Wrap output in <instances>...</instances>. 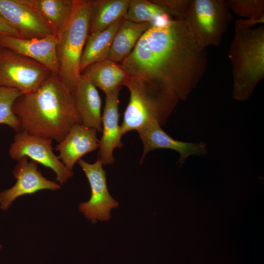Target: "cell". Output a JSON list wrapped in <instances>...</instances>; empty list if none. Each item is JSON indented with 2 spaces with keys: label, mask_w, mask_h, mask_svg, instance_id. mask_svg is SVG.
<instances>
[{
  "label": "cell",
  "mask_w": 264,
  "mask_h": 264,
  "mask_svg": "<svg viewBox=\"0 0 264 264\" xmlns=\"http://www.w3.org/2000/svg\"><path fill=\"white\" fill-rule=\"evenodd\" d=\"M207 64L206 48L199 46L183 20L152 25L121 63L132 77L144 80L186 100L202 78Z\"/></svg>",
  "instance_id": "obj_1"
},
{
  "label": "cell",
  "mask_w": 264,
  "mask_h": 264,
  "mask_svg": "<svg viewBox=\"0 0 264 264\" xmlns=\"http://www.w3.org/2000/svg\"><path fill=\"white\" fill-rule=\"evenodd\" d=\"M12 109L22 131L58 143L81 123L73 93L52 72L36 90L18 97Z\"/></svg>",
  "instance_id": "obj_2"
},
{
  "label": "cell",
  "mask_w": 264,
  "mask_h": 264,
  "mask_svg": "<svg viewBox=\"0 0 264 264\" xmlns=\"http://www.w3.org/2000/svg\"><path fill=\"white\" fill-rule=\"evenodd\" d=\"M229 57L232 66V97L246 101L264 77V25L253 27L244 19L236 20Z\"/></svg>",
  "instance_id": "obj_3"
},
{
  "label": "cell",
  "mask_w": 264,
  "mask_h": 264,
  "mask_svg": "<svg viewBox=\"0 0 264 264\" xmlns=\"http://www.w3.org/2000/svg\"><path fill=\"white\" fill-rule=\"evenodd\" d=\"M124 86L130 97L120 126L122 135L155 123L163 126L179 101L167 89L137 77L130 76Z\"/></svg>",
  "instance_id": "obj_4"
},
{
  "label": "cell",
  "mask_w": 264,
  "mask_h": 264,
  "mask_svg": "<svg viewBox=\"0 0 264 264\" xmlns=\"http://www.w3.org/2000/svg\"><path fill=\"white\" fill-rule=\"evenodd\" d=\"M94 0H73L69 22L57 36L59 76L74 94L81 74L80 63L91 21Z\"/></svg>",
  "instance_id": "obj_5"
},
{
  "label": "cell",
  "mask_w": 264,
  "mask_h": 264,
  "mask_svg": "<svg viewBox=\"0 0 264 264\" xmlns=\"http://www.w3.org/2000/svg\"><path fill=\"white\" fill-rule=\"evenodd\" d=\"M233 17L227 0H190L184 21L200 47L219 46Z\"/></svg>",
  "instance_id": "obj_6"
},
{
  "label": "cell",
  "mask_w": 264,
  "mask_h": 264,
  "mask_svg": "<svg viewBox=\"0 0 264 264\" xmlns=\"http://www.w3.org/2000/svg\"><path fill=\"white\" fill-rule=\"evenodd\" d=\"M51 73L39 62L0 47V87L29 93L36 90Z\"/></svg>",
  "instance_id": "obj_7"
},
{
  "label": "cell",
  "mask_w": 264,
  "mask_h": 264,
  "mask_svg": "<svg viewBox=\"0 0 264 264\" xmlns=\"http://www.w3.org/2000/svg\"><path fill=\"white\" fill-rule=\"evenodd\" d=\"M52 141L22 131L15 134L9 154L17 161L27 156L51 169L56 175V180L62 185L73 176V173L68 170L54 154Z\"/></svg>",
  "instance_id": "obj_8"
},
{
  "label": "cell",
  "mask_w": 264,
  "mask_h": 264,
  "mask_svg": "<svg viewBox=\"0 0 264 264\" xmlns=\"http://www.w3.org/2000/svg\"><path fill=\"white\" fill-rule=\"evenodd\" d=\"M78 163L88 180L91 192L88 201L79 204L80 212L92 223L109 220L111 210L117 208L119 203L109 192L103 164L99 159L89 163L80 159Z\"/></svg>",
  "instance_id": "obj_9"
},
{
  "label": "cell",
  "mask_w": 264,
  "mask_h": 264,
  "mask_svg": "<svg viewBox=\"0 0 264 264\" xmlns=\"http://www.w3.org/2000/svg\"><path fill=\"white\" fill-rule=\"evenodd\" d=\"M27 156L19 160L13 171L16 179L11 188L0 192V208L7 210L18 198L32 194L43 190L56 191L61 185L45 178L38 170V163L33 160L28 161Z\"/></svg>",
  "instance_id": "obj_10"
},
{
  "label": "cell",
  "mask_w": 264,
  "mask_h": 264,
  "mask_svg": "<svg viewBox=\"0 0 264 264\" xmlns=\"http://www.w3.org/2000/svg\"><path fill=\"white\" fill-rule=\"evenodd\" d=\"M0 16L18 32L21 38H42L55 35L25 0H0Z\"/></svg>",
  "instance_id": "obj_11"
},
{
  "label": "cell",
  "mask_w": 264,
  "mask_h": 264,
  "mask_svg": "<svg viewBox=\"0 0 264 264\" xmlns=\"http://www.w3.org/2000/svg\"><path fill=\"white\" fill-rule=\"evenodd\" d=\"M57 37L25 39L0 35V47L10 49L46 66L52 73L59 74L57 54Z\"/></svg>",
  "instance_id": "obj_12"
},
{
  "label": "cell",
  "mask_w": 264,
  "mask_h": 264,
  "mask_svg": "<svg viewBox=\"0 0 264 264\" xmlns=\"http://www.w3.org/2000/svg\"><path fill=\"white\" fill-rule=\"evenodd\" d=\"M143 145L141 161L149 152L157 149H171L179 154L178 163L182 166L191 155L203 156L208 153L204 142L197 143L181 141L171 137L157 123L152 124L137 131Z\"/></svg>",
  "instance_id": "obj_13"
},
{
  "label": "cell",
  "mask_w": 264,
  "mask_h": 264,
  "mask_svg": "<svg viewBox=\"0 0 264 264\" xmlns=\"http://www.w3.org/2000/svg\"><path fill=\"white\" fill-rule=\"evenodd\" d=\"M121 88L106 94L105 105L102 115V135L99 140L98 158L104 165L114 162L113 152L121 148L122 135L119 125L118 95Z\"/></svg>",
  "instance_id": "obj_14"
},
{
  "label": "cell",
  "mask_w": 264,
  "mask_h": 264,
  "mask_svg": "<svg viewBox=\"0 0 264 264\" xmlns=\"http://www.w3.org/2000/svg\"><path fill=\"white\" fill-rule=\"evenodd\" d=\"M97 131L81 123L74 125L65 137L56 147L59 158L69 171L81 158L99 147Z\"/></svg>",
  "instance_id": "obj_15"
},
{
  "label": "cell",
  "mask_w": 264,
  "mask_h": 264,
  "mask_svg": "<svg viewBox=\"0 0 264 264\" xmlns=\"http://www.w3.org/2000/svg\"><path fill=\"white\" fill-rule=\"evenodd\" d=\"M81 124L102 132L101 99L96 88L81 74L73 94Z\"/></svg>",
  "instance_id": "obj_16"
},
{
  "label": "cell",
  "mask_w": 264,
  "mask_h": 264,
  "mask_svg": "<svg viewBox=\"0 0 264 264\" xmlns=\"http://www.w3.org/2000/svg\"><path fill=\"white\" fill-rule=\"evenodd\" d=\"M81 74L105 94L121 88L130 77L120 64L107 59L88 66Z\"/></svg>",
  "instance_id": "obj_17"
},
{
  "label": "cell",
  "mask_w": 264,
  "mask_h": 264,
  "mask_svg": "<svg viewBox=\"0 0 264 264\" xmlns=\"http://www.w3.org/2000/svg\"><path fill=\"white\" fill-rule=\"evenodd\" d=\"M152 25L150 22L135 23L124 19L114 36L106 59L121 63L131 54L143 33Z\"/></svg>",
  "instance_id": "obj_18"
},
{
  "label": "cell",
  "mask_w": 264,
  "mask_h": 264,
  "mask_svg": "<svg viewBox=\"0 0 264 264\" xmlns=\"http://www.w3.org/2000/svg\"><path fill=\"white\" fill-rule=\"evenodd\" d=\"M57 36L70 19L73 0H25Z\"/></svg>",
  "instance_id": "obj_19"
},
{
  "label": "cell",
  "mask_w": 264,
  "mask_h": 264,
  "mask_svg": "<svg viewBox=\"0 0 264 264\" xmlns=\"http://www.w3.org/2000/svg\"><path fill=\"white\" fill-rule=\"evenodd\" d=\"M124 19L121 18L105 30L88 35L81 57V73L88 66L106 59L114 36Z\"/></svg>",
  "instance_id": "obj_20"
},
{
  "label": "cell",
  "mask_w": 264,
  "mask_h": 264,
  "mask_svg": "<svg viewBox=\"0 0 264 264\" xmlns=\"http://www.w3.org/2000/svg\"><path fill=\"white\" fill-rule=\"evenodd\" d=\"M130 0H94L89 34L109 27L121 18H125Z\"/></svg>",
  "instance_id": "obj_21"
},
{
  "label": "cell",
  "mask_w": 264,
  "mask_h": 264,
  "mask_svg": "<svg viewBox=\"0 0 264 264\" xmlns=\"http://www.w3.org/2000/svg\"><path fill=\"white\" fill-rule=\"evenodd\" d=\"M125 19L135 23L161 25L173 20L165 9L152 0H130Z\"/></svg>",
  "instance_id": "obj_22"
},
{
  "label": "cell",
  "mask_w": 264,
  "mask_h": 264,
  "mask_svg": "<svg viewBox=\"0 0 264 264\" xmlns=\"http://www.w3.org/2000/svg\"><path fill=\"white\" fill-rule=\"evenodd\" d=\"M230 9L245 19L252 26L264 22L263 0H228Z\"/></svg>",
  "instance_id": "obj_23"
},
{
  "label": "cell",
  "mask_w": 264,
  "mask_h": 264,
  "mask_svg": "<svg viewBox=\"0 0 264 264\" xmlns=\"http://www.w3.org/2000/svg\"><path fill=\"white\" fill-rule=\"evenodd\" d=\"M21 94L16 89L0 87V124L8 126L16 132L22 130L12 107L15 100Z\"/></svg>",
  "instance_id": "obj_24"
},
{
  "label": "cell",
  "mask_w": 264,
  "mask_h": 264,
  "mask_svg": "<svg viewBox=\"0 0 264 264\" xmlns=\"http://www.w3.org/2000/svg\"><path fill=\"white\" fill-rule=\"evenodd\" d=\"M162 6L175 20H183L190 0H152Z\"/></svg>",
  "instance_id": "obj_25"
},
{
  "label": "cell",
  "mask_w": 264,
  "mask_h": 264,
  "mask_svg": "<svg viewBox=\"0 0 264 264\" xmlns=\"http://www.w3.org/2000/svg\"><path fill=\"white\" fill-rule=\"evenodd\" d=\"M0 35L21 38L18 32L0 16Z\"/></svg>",
  "instance_id": "obj_26"
},
{
  "label": "cell",
  "mask_w": 264,
  "mask_h": 264,
  "mask_svg": "<svg viewBox=\"0 0 264 264\" xmlns=\"http://www.w3.org/2000/svg\"><path fill=\"white\" fill-rule=\"evenodd\" d=\"M1 247H2V245L1 244H0V249L1 248Z\"/></svg>",
  "instance_id": "obj_27"
}]
</instances>
